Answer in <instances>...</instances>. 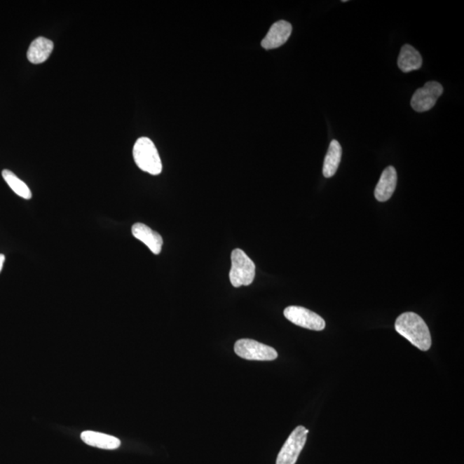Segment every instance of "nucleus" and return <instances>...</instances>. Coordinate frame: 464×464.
<instances>
[{
    "label": "nucleus",
    "instance_id": "nucleus-15",
    "mask_svg": "<svg viewBox=\"0 0 464 464\" xmlns=\"http://www.w3.org/2000/svg\"><path fill=\"white\" fill-rule=\"evenodd\" d=\"M3 178L5 179L6 184L13 190L18 196L24 198L25 200H30L32 198V193L25 182L19 179L16 175L11 172L9 170L2 171Z\"/></svg>",
    "mask_w": 464,
    "mask_h": 464
},
{
    "label": "nucleus",
    "instance_id": "nucleus-3",
    "mask_svg": "<svg viewBox=\"0 0 464 464\" xmlns=\"http://www.w3.org/2000/svg\"><path fill=\"white\" fill-rule=\"evenodd\" d=\"M256 275V265L245 251L236 249L231 252L230 281L234 287L250 286Z\"/></svg>",
    "mask_w": 464,
    "mask_h": 464
},
{
    "label": "nucleus",
    "instance_id": "nucleus-4",
    "mask_svg": "<svg viewBox=\"0 0 464 464\" xmlns=\"http://www.w3.org/2000/svg\"><path fill=\"white\" fill-rule=\"evenodd\" d=\"M234 351L242 359L248 360L272 361L278 357L275 348L251 339L238 340L235 343Z\"/></svg>",
    "mask_w": 464,
    "mask_h": 464
},
{
    "label": "nucleus",
    "instance_id": "nucleus-13",
    "mask_svg": "<svg viewBox=\"0 0 464 464\" xmlns=\"http://www.w3.org/2000/svg\"><path fill=\"white\" fill-rule=\"evenodd\" d=\"M398 67L405 74L419 70L422 66V57L420 52L409 44L402 46L398 57Z\"/></svg>",
    "mask_w": 464,
    "mask_h": 464
},
{
    "label": "nucleus",
    "instance_id": "nucleus-2",
    "mask_svg": "<svg viewBox=\"0 0 464 464\" xmlns=\"http://www.w3.org/2000/svg\"><path fill=\"white\" fill-rule=\"evenodd\" d=\"M135 161L137 166L144 172L157 176L162 172V162L158 151L153 142L146 137L137 140L134 150Z\"/></svg>",
    "mask_w": 464,
    "mask_h": 464
},
{
    "label": "nucleus",
    "instance_id": "nucleus-10",
    "mask_svg": "<svg viewBox=\"0 0 464 464\" xmlns=\"http://www.w3.org/2000/svg\"><path fill=\"white\" fill-rule=\"evenodd\" d=\"M397 184V173L393 166L387 167L375 189L376 199L384 203L393 196Z\"/></svg>",
    "mask_w": 464,
    "mask_h": 464
},
{
    "label": "nucleus",
    "instance_id": "nucleus-1",
    "mask_svg": "<svg viewBox=\"0 0 464 464\" xmlns=\"http://www.w3.org/2000/svg\"><path fill=\"white\" fill-rule=\"evenodd\" d=\"M395 328L398 334L421 351H428L431 348V334L427 323L419 315L406 313L399 315L395 321Z\"/></svg>",
    "mask_w": 464,
    "mask_h": 464
},
{
    "label": "nucleus",
    "instance_id": "nucleus-16",
    "mask_svg": "<svg viewBox=\"0 0 464 464\" xmlns=\"http://www.w3.org/2000/svg\"><path fill=\"white\" fill-rule=\"evenodd\" d=\"M6 257L3 254H0V273H1L4 264H5Z\"/></svg>",
    "mask_w": 464,
    "mask_h": 464
},
{
    "label": "nucleus",
    "instance_id": "nucleus-9",
    "mask_svg": "<svg viewBox=\"0 0 464 464\" xmlns=\"http://www.w3.org/2000/svg\"><path fill=\"white\" fill-rule=\"evenodd\" d=\"M132 234L136 239L142 241L155 254H161L163 247V238L157 231L142 223H136L132 227Z\"/></svg>",
    "mask_w": 464,
    "mask_h": 464
},
{
    "label": "nucleus",
    "instance_id": "nucleus-5",
    "mask_svg": "<svg viewBox=\"0 0 464 464\" xmlns=\"http://www.w3.org/2000/svg\"><path fill=\"white\" fill-rule=\"evenodd\" d=\"M308 433L309 430L303 425L294 429L278 455L276 464H295L306 443Z\"/></svg>",
    "mask_w": 464,
    "mask_h": 464
},
{
    "label": "nucleus",
    "instance_id": "nucleus-6",
    "mask_svg": "<svg viewBox=\"0 0 464 464\" xmlns=\"http://www.w3.org/2000/svg\"><path fill=\"white\" fill-rule=\"evenodd\" d=\"M285 318L295 325L302 328L321 331L325 329V321L317 313L306 308L300 306H289L284 311Z\"/></svg>",
    "mask_w": 464,
    "mask_h": 464
},
{
    "label": "nucleus",
    "instance_id": "nucleus-8",
    "mask_svg": "<svg viewBox=\"0 0 464 464\" xmlns=\"http://www.w3.org/2000/svg\"><path fill=\"white\" fill-rule=\"evenodd\" d=\"M292 25L287 21L275 22L270 28L267 36L261 41L262 48L273 49L281 47L287 43L292 34Z\"/></svg>",
    "mask_w": 464,
    "mask_h": 464
},
{
    "label": "nucleus",
    "instance_id": "nucleus-14",
    "mask_svg": "<svg viewBox=\"0 0 464 464\" xmlns=\"http://www.w3.org/2000/svg\"><path fill=\"white\" fill-rule=\"evenodd\" d=\"M342 155V148L337 140H332L329 144L328 152H327L323 163L322 174L326 178H330L336 173L339 167Z\"/></svg>",
    "mask_w": 464,
    "mask_h": 464
},
{
    "label": "nucleus",
    "instance_id": "nucleus-12",
    "mask_svg": "<svg viewBox=\"0 0 464 464\" xmlns=\"http://www.w3.org/2000/svg\"><path fill=\"white\" fill-rule=\"evenodd\" d=\"M54 43L45 37H38L30 44L27 53L28 60L33 64L43 63L50 56Z\"/></svg>",
    "mask_w": 464,
    "mask_h": 464
},
{
    "label": "nucleus",
    "instance_id": "nucleus-7",
    "mask_svg": "<svg viewBox=\"0 0 464 464\" xmlns=\"http://www.w3.org/2000/svg\"><path fill=\"white\" fill-rule=\"evenodd\" d=\"M443 86L439 83L431 81L418 89L411 99V106L416 112H425L435 107L437 99L443 94Z\"/></svg>",
    "mask_w": 464,
    "mask_h": 464
},
{
    "label": "nucleus",
    "instance_id": "nucleus-11",
    "mask_svg": "<svg viewBox=\"0 0 464 464\" xmlns=\"http://www.w3.org/2000/svg\"><path fill=\"white\" fill-rule=\"evenodd\" d=\"M81 439L88 446L104 450H116L121 444V440L116 437L93 431L83 432Z\"/></svg>",
    "mask_w": 464,
    "mask_h": 464
}]
</instances>
